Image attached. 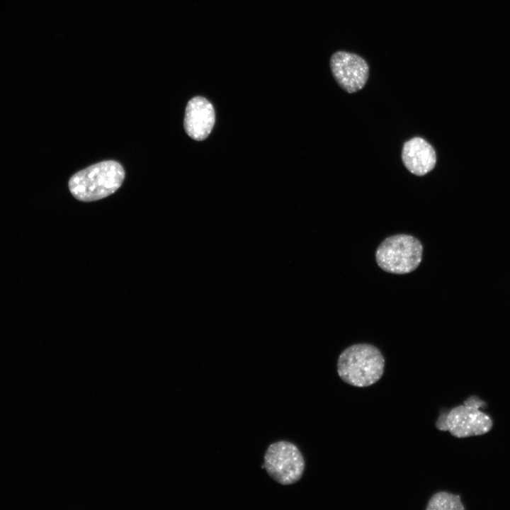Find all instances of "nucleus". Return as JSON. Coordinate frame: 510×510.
<instances>
[{
    "label": "nucleus",
    "instance_id": "0eeeda50",
    "mask_svg": "<svg viewBox=\"0 0 510 510\" xmlns=\"http://www.w3.org/2000/svg\"><path fill=\"white\" fill-rule=\"evenodd\" d=\"M215 110L211 103L203 96L191 98L186 108L184 129L195 140H205L214 126Z\"/></svg>",
    "mask_w": 510,
    "mask_h": 510
},
{
    "label": "nucleus",
    "instance_id": "20e7f679",
    "mask_svg": "<svg viewBox=\"0 0 510 510\" xmlns=\"http://www.w3.org/2000/svg\"><path fill=\"white\" fill-rule=\"evenodd\" d=\"M264 465L273 480L283 485H290L301 478L305 463L303 455L294 443L280 441L268 447Z\"/></svg>",
    "mask_w": 510,
    "mask_h": 510
},
{
    "label": "nucleus",
    "instance_id": "7ed1b4c3",
    "mask_svg": "<svg viewBox=\"0 0 510 510\" xmlns=\"http://www.w3.org/2000/svg\"><path fill=\"white\" fill-rule=\"evenodd\" d=\"M423 246L412 235L387 237L377 248L375 259L380 268L391 273L405 274L415 270L422 259Z\"/></svg>",
    "mask_w": 510,
    "mask_h": 510
},
{
    "label": "nucleus",
    "instance_id": "39448f33",
    "mask_svg": "<svg viewBox=\"0 0 510 510\" xmlns=\"http://www.w3.org/2000/svg\"><path fill=\"white\" fill-rule=\"evenodd\" d=\"M491 418L477 408L466 404L451 409L439 415L436 426L448 431L453 436L465 438L487 433L492 427Z\"/></svg>",
    "mask_w": 510,
    "mask_h": 510
},
{
    "label": "nucleus",
    "instance_id": "423d86ee",
    "mask_svg": "<svg viewBox=\"0 0 510 510\" xmlns=\"http://www.w3.org/2000/svg\"><path fill=\"white\" fill-rule=\"evenodd\" d=\"M330 69L339 86L353 94L362 89L369 76V66L360 55L346 51H337L330 58Z\"/></svg>",
    "mask_w": 510,
    "mask_h": 510
},
{
    "label": "nucleus",
    "instance_id": "9d476101",
    "mask_svg": "<svg viewBox=\"0 0 510 510\" xmlns=\"http://www.w3.org/2000/svg\"><path fill=\"white\" fill-rule=\"evenodd\" d=\"M464 404L478 409L479 407H482L483 404H484V402L480 400L478 397L472 396L464 402Z\"/></svg>",
    "mask_w": 510,
    "mask_h": 510
},
{
    "label": "nucleus",
    "instance_id": "f257e3e1",
    "mask_svg": "<svg viewBox=\"0 0 510 510\" xmlns=\"http://www.w3.org/2000/svg\"><path fill=\"white\" fill-rule=\"evenodd\" d=\"M124 178L122 165L116 161L106 160L74 174L69 181V188L77 200L91 202L115 193Z\"/></svg>",
    "mask_w": 510,
    "mask_h": 510
},
{
    "label": "nucleus",
    "instance_id": "1a4fd4ad",
    "mask_svg": "<svg viewBox=\"0 0 510 510\" xmlns=\"http://www.w3.org/2000/svg\"><path fill=\"white\" fill-rule=\"evenodd\" d=\"M460 496L446 492L435 493L429 499L426 510H463Z\"/></svg>",
    "mask_w": 510,
    "mask_h": 510
},
{
    "label": "nucleus",
    "instance_id": "6e6552de",
    "mask_svg": "<svg viewBox=\"0 0 510 510\" xmlns=\"http://www.w3.org/2000/svg\"><path fill=\"white\" fill-rule=\"evenodd\" d=\"M402 159L405 167L413 174L424 176L436 164L434 147L424 139L415 137L404 142Z\"/></svg>",
    "mask_w": 510,
    "mask_h": 510
},
{
    "label": "nucleus",
    "instance_id": "f03ea898",
    "mask_svg": "<svg viewBox=\"0 0 510 510\" xmlns=\"http://www.w3.org/2000/svg\"><path fill=\"white\" fill-rule=\"evenodd\" d=\"M385 368V359L373 345L358 344L342 351L337 361L339 376L345 382L359 387L378 381Z\"/></svg>",
    "mask_w": 510,
    "mask_h": 510
}]
</instances>
